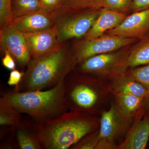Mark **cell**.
I'll return each instance as SVG.
<instances>
[{
    "mask_svg": "<svg viewBox=\"0 0 149 149\" xmlns=\"http://www.w3.org/2000/svg\"><path fill=\"white\" fill-rule=\"evenodd\" d=\"M77 63L70 41L60 43L49 53L31 60L19 85L13 91H44L53 88L63 82Z\"/></svg>",
    "mask_w": 149,
    "mask_h": 149,
    "instance_id": "obj_1",
    "label": "cell"
},
{
    "mask_svg": "<svg viewBox=\"0 0 149 149\" xmlns=\"http://www.w3.org/2000/svg\"><path fill=\"white\" fill-rule=\"evenodd\" d=\"M63 84L68 110L100 116L109 108L113 95L107 80L73 70L65 77Z\"/></svg>",
    "mask_w": 149,
    "mask_h": 149,
    "instance_id": "obj_2",
    "label": "cell"
},
{
    "mask_svg": "<svg viewBox=\"0 0 149 149\" xmlns=\"http://www.w3.org/2000/svg\"><path fill=\"white\" fill-rule=\"evenodd\" d=\"M100 116L68 110L57 117L39 124L44 149H70L88 133L99 129Z\"/></svg>",
    "mask_w": 149,
    "mask_h": 149,
    "instance_id": "obj_3",
    "label": "cell"
},
{
    "mask_svg": "<svg viewBox=\"0 0 149 149\" xmlns=\"http://www.w3.org/2000/svg\"><path fill=\"white\" fill-rule=\"evenodd\" d=\"M1 98L22 114L42 124L68 111L63 82L45 91L8 92Z\"/></svg>",
    "mask_w": 149,
    "mask_h": 149,
    "instance_id": "obj_4",
    "label": "cell"
},
{
    "mask_svg": "<svg viewBox=\"0 0 149 149\" xmlns=\"http://www.w3.org/2000/svg\"><path fill=\"white\" fill-rule=\"evenodd\" d=\"M127 47L91 57L77 63L74 70L107 81L125 74L129 68L128 58L130 49Z\"/></svg>",
    "mask_w": 149,
    "mask_h": 149,
    "instance_id": "obj_5",
    "label": "cell"
},
{
    "mask_svg": "<svg viewBox=\"0 0 149 149\" xmlns=\"http://www.w3.org/2000/svg\"><path fill=\"white\" fill-rule=\"evenodd\" d=\"M134 119L123 113L113 96L108 109L100 116V140L96 149H118Z\"/></svg>",
    "mask_w": 149,
    "mask_h": 149,
    "instance_id": "obj_6",
    "label": "cell"
},
{
    "mask_svg": "<svg viewBox=\"0 0 149 149\" xmlns=\"http://www.w3.org/2000/svg\"><path fill=\"white\" fill-rule=\"evenodd\" d=\"M100 9L52 13L60 43L84 37L98 17Z\"/></svg>",
    "mask_w": 149,
    "mask_h": 149,
    "instance_id": "obj_7",
    "label": "cell"
},
{
    "mask_svg": "<svg viewBox=\"0 0 149 149\" xmlns=\"http://www.w3.org/2000/svg\"><path fill=\"white\" fill-rule=\"evenodd\" d=\"M139 39L127 38L104 34L92 39L74 40L71 43L72 52L77 63L93 56L116 51L136 43Z\"/></svg>",
    "mask_w": 149,
    "mask_h": 149,
    "instance_id": "obj_8",
    "label": "cell"
},
{
    "mask_svg": "<svg viewBox=\"0 0 149 149\" xmlns=\"http://www.w3.org/2000/svg\"><path fill=\"white\" fill-rule=\"evenodd\" d=\"M0 48L9 53L21 68L27 67L32 60L24 34L13 24L0 29Z\"/></svg>",
    "mask_w": 149,
    "mask_h": 149,
    "instance_id": "obj_9",
    "label": "cell"
},
{
    "mask_svg": "<svg viewBox=\"0 0 149 149\" xmlns=\"http://www.w3.org/2000/svg\"><path fill=\"white\" fill-rule=\"evenodd\" d=\"M105 34L140 40L149 34V8L127 15L121 24Z\"/></svg>",
    "mask_w": 149,
    "mask_h": 149,
    "instance_id": "obj_10",
    "label": "cell"
},
{
    "mask_svg": "<svg viewBox=\"0 0 149 149\" xmlns=\"http://www.w3.org/2000/svg\"><path fill=\"white\" fill-rule=\"evenodd\" d=\"M149 140V110H143L135 118L125 139L118 149L147 148Z\"/></svg>",
    "mask_w": 149,
    "mask_h": 149,
    "instance_id": "obj_11",
    "label": "cell"
},
{
    "mask_svg": "<svg viewBox=\"0 0 149 149\" xmlns=\"http://www.w3.org/2000/svg\"><path fill=\"white\" fill-rule=\"evenodd\" d=\"M11 133L18 149L43 148L40 141L39 124L32 118L22 116L18 123L12 127Z\"/></svg>",
    "mask_w": 149,
    "mask_h": 149,
    "instance_id": "obj_12",
    "label": "cell"
},
{
    "mask_svg": "<svg viewBox=\"0 0 149 149\" xmlns=\"http://www.w3.org/2000/svg\"><path fill=\"white\" fill-rule=\"evenodd\" d=\"M10 24L23 34L37 33L54 27V17L52 13L41 9L15 19Z\"/></svg>",
    "mask_w": 149,
    "mask_h": 149,
    "instance_id": "obj_13",
    "label": "cell"
},
{
    "mask_svg": "<svg viewBox=\"0 0 149 149\" xmlns=\"http://www.w3.org/2000/svg\"><path fill=\"white\" fill-rule=\"evenodd\" d=\"M24 34L32 59L39 58L59 45L55 27L45 31Z\"/></svg>",
    "mask_w": 149,
    "mask_h": 149,
    "instance_id": "obj_14",
    "label": "cell"
},
{
    "mask_svg": "<svg viewBox=\"0 0 149 149\" xmlns=\"http://www.w3.org/2000/svg\"><path fill=\"white\" fill-rule=\"evenodd\" d=\"M127 16L126 13L120 11L101 8L95 22L83 38L92 39L100 37L107 31L117 27Z\"/></svg>",
    "mask_w": 149,
    "mask_h": 149,
    "instance_id": "obj_15",
    "label": "cell"
},
{
    "mask_svg": "<svg viewBox=\"0 0 149 149\" xmlns=\"http://www.w3.org/2000/svg\"><path fill=\"white\" fill-rule=\"evenodd\" d=\"M108 81L110 91L113 96L133 95L146 97L149 94V91L143 85L126 72Z\"/></svg>",
    "mask_w": 149,
    "mask_h": 149,
    "instance_id": "obj_16",
    "label": "cell"
},
{
    "mask_svg": "<svg viewBox=\"0 0 149 149\" xmlns=\"http://www.w3.org/2000/svg\"><path fill=\"white\" fill-rule=\"evenodd\" d=\"M113 97L121 111L128 117L135 118L144 109L145 97L133 95H118Z\"/></svg>",
    "mask_w": 149,
    "mask_h": 149,
    "instance_id": "obj_17",
    "label": "cell"
},
{
    "mask_svg": "<svg viewBox=\"0 0 149 149\" xmlns=\"http://www.w3.org/2000/svg\"><path fill=\"white\" fill-rule=\"evenodd\" d=\"M130 48L128 63L129 68L149 64V34Z\"/></svg>",
    "mask_w": 149,
    "mask_h": 149,
    "instance_id": "obj_18",
    "label": "cell"
},
{
    "mask_svg": "<svg viewBox=\"0 0 149 149\" xmlns=\"http://www.w3.org/2000/svg\"><path fill=\"white\" fill-rule=\"evenodd\" d=\"M101 0H63L58 10L52 13L85 11L100 9Z\"/></svg>",
    "mask_w": 149,
    "mask_h": 149,
    "instance_id": "obj_19",
    "label": "cell"
},
{
    "mask_svg": "<svg viewBox=\"0 0 149 149\" xmlns=\"http://www.w3.org/2000/svg\"><path fill=\"white\" fill-rule=\"evenodd\" d=\"M41 9L40 0H12V21L15 19L27 15Z\"/></svg>",
    "mask_w": 149,
    "mask_h": 149,
    "instance_id": "obj_20",
    "label": "cell"
},
{
    "mask_svg": "<svg viewBox=\"0 0 149 149\" xmlns=\"http://www.w3.org/2000/svg\"><path fill=\"white\" fill-rule=\"evenodd\" d=\"M22 114L0 98V125L13 127L19 122Z\"/></svg>",
    "mask_w": 149,
    "mask_h": 149,
    "instance_id": "obj_21",
    "label": "cell"
},
{
    "mask_svg": "<svg viewBox=\"0 0 149 149\" xmlns=\"http://www.w3.org/2000/svg\"><path fill=\"white\" fill-rule=\"evenodd\" d=\"M99 140L100 129H98L85 135L70 149H96Z\"/></svg>",
    "mask_w": 149,
    "mask_h": 149,
    "instance_id": "obj_22",
    "label": "cell"
},
{
    "mask_svg": "<svg viewBox=\"0 0 149 149\" xmlns=\"http://www.w3.org/2000/svg\"><path fill=\"white\" fill-rule=\"evenodd\" d=\"M126 73L143 85L149 91V64L129 68Z\"/></svg>",
    "mask_w": 149,
    "mask_h": 149,
    "instance_id": "obj_23",
    "label": "cell"
},
{
    "mask_svg": "<svg viewBox=\"0 0 149 149\" xmlns=\"http://www.w3.org/2000/svg\"><path fill=\"white\" fill-rule=\"evenodd\" d=\"M133 0H101V8L120 11L126 13L131 12Z\"/></svg>",
    "mask_w": 149,
    "mask_h": 149,
    "instance_id": "obj_24",
    "label": "cell"
},
{
    "mask_svg": "<svg viewBox=\"0 0 149 149\" xmlns=\"http://www.w3.org/2000/svg\"><path fill=\"white\" fill-rule=\"evenodd\" d=\"M12 0H0V29L11 23Z\"/></svg>",
    "mask_w": 149,
    "mask_h": 149,
    "instance_id": "obj_25",
    "label": "cell"
},
{
    "mask_svg": "<svg viewBox=\"0 0 149 149\" xmlns=\"http://www.w3.org/2000/svg\"><path fill=\"white\" fill-rule=\"evenodd\" d=\"M42 9L52 13L58 10L61 5L60 0H40Z\"/></svg>",
    "mask_w": 149,
    "mask_h": 149,
    "instance_id": "obj_26",
    "label": "cell"
},
{
    "mask_svg": "<svg viewBox=\"0 0 149 149\" xmlns=\"http://www.w3.org/2000/svg\"><path fill=\"white\" fill-rule=\"evenodd\" d=\"M24 73V72H20L16 69L12 70L10 74L8 84L10 86H15V88L17 87L21 82Z\"/></svg>",
    "mask_w": 149,
    "mask_h": 149,
    "instance_id": "obj_27",
    "label": "cell"
},
{
    "mask_svg": "<svg viewBox=\"0 0 149 149\" xmlns=\"http://www.w3.org/2000/svg\"><path fill=\"white\" fill-rule=\"evenodd\" d=\"M1 141H2L0 146L1 149H18L16 141L11 133Z\"/></svg>",
    "mask_w": 149,
    "mask_h": 149,
    "instance_id": "obj_28",
    "label": "cell"
},
{
    "mask_svg": "<svg viewBox=\"0 0 149 149\" xmlns=\"http://www.w3.org/2000/svg\"><path fill=\"white\" fill-rule=\"evenodd\" d=\"M149 8V0H133L131 12H136Z\"/></svg>",
    "mask_w": 149,
    "mask_h": 149,
    "instance_id": "obj_29",
    "label": "cell"
},
{
    "mask_svg": "<svg viewBox=\"0 0 149 149\" xmlns=\"http://www.w3.org/2000/svg\"><path fill=\"white\" fill-rule=\"evenodd\" d=\"M4 53H5V56L2 60L3 65L6 68L11 71L15 69L16 62L12 56L8 52H6Z\"/></svg>",
    "mask_w": 149,
    "mask_h": 149,
    "instance_id": "obj_30",
    "label": "cell"
},
{
    "mask_svg": "<svg viewBox=\"0 0 149 149\" xmlns=\"http://www.w3.org/2000/svg\"><path fill=\"white\" fill-rule=\"evenodd\" d=\"M144 108L145 109L149 110V94L148 96L145 97Z\"/></svg>",
    "mask_w": 149,
    "mask_h": 149,
    "instance_id": "obj_31",
    "label": "cell"
},
{
    "mask_svg": "<svg viewBox=\"0 0 149 149\" xmlns=\"http://www.w3.org/2000/svg\"><path fill=\"white\" fill-rule=\"evenodd\" d=\"M147 148L149 149V140L148 141V146H147Z\"/></svg>",
    "mask_w": 149,
    "mask_h": 149,
    "instance_id": "obj_32",
    "label": "cell"
},
{
    "mask_svg": "<svg viewBox=\"0 0 149 149\" xmlns=\"http://www.w3.org/2000/svg\"><path fill=\"white\" fill-rule=\"evenodd\" d=\"M60 1H61L62 2V1H63V0H60Z\"/></svg>",
    "mask_w": 149,
    "mask_h": 149,
    "instance_id": "obj_33",
    "label": "cell"
}]
</instances>
